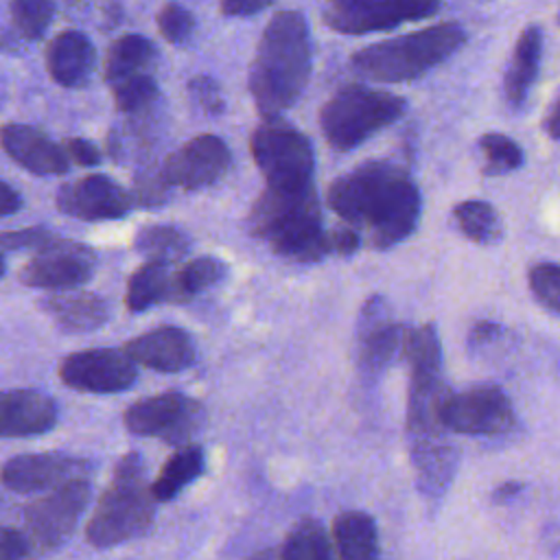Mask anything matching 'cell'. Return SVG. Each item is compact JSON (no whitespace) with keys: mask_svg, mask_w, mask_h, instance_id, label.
<instances>
[{"mask_svg":"<svg viewBox=\"0 0 560 560\" xmlns=\"http://www.w3.org/2000/svg\"><path fill=\"white\" fill-rule=\"evenodd\" d=\"M402 354L409 361L407 444L418 488L429 499H440L457 470V448L446 438L440 402L446 394L442 381V343L433 324L405 332Z\"/></svg>","mask_w":560,"mask_h":560,"instance_id":"obj_1","label":"cell"},{"mask_svg":"<svg viewBox=\"0 0 560 560\" xmlns=\"http://www.w3.org/2000/svg\"><path fill=\"white\" fill-rule=\"evenodd\" d=\"M328 206L339 219L370 234L376 249H389L418 228L422 197L411 175L396 162L372 160L328 186Z\"/></svg>","mask_w":560,"mask_h":560,"instance_id":"obj_2","label":"cell"},{"mask_svg":"<svg viewBox=\"0 0 560 560\" xmlns=\"http://www.w3.org/2000/svg\"><path fill=\"white\" fill-rule=\"evenodd\" d=\"M313 70V46L306 18L300 11L276 13L262 31L249 66V94L256 109L269 118L298 103Z\"/></svg>","mask_w":560,"mask_h":560,"instance_id":"obj_3","label":"cell"},{"mask_svg":"<svg viewBox=\"0 0 560 560\" xmlns=\"http://www.w3.org/2000/svg\"><path fill=\"white\" fill-rule=\"evenodd\" d=\"M247 228L278 256L295 262H317L332 254L315 184L267 186L249 210Z\"/></svg>","mask_w":560,"mask_h":560,"instance_id":"obj_4","label":"cell"},{"mask_svg":"<svg viewBox=\"0 0 560 560\" xmlns=\"http://www.w3.org/2000/svg\"><path fill=\"white\" fill-rule=\"evenodd\" d=\"M466 42V31L455 22H442L400 37L376 42L350 57L354 74L376 83L413 81L451 55Z\"/></svg>","mask_w":560,"mask_h":560,"instance_id":"obj_5","label":"cell"},{"mask_svg":"<svg viewBox=\"0 0 560 560\" xmlns=\"http://www.w3.org/2000/svg\"><path fill=\"white\" fill-rule=\"evenodd\" d=\"M155 503L144 479L142 455L136 451L122 455L85 525L88 542L96 549H109L142 536L153 523Z\"/></svg>","mask_w":560,"mask_h":560,"instance_id":"obj_6","label":"cell"},{"mask_svg":"<svg viewBox=\"0 0 560 560\" xmlns=\"http://www.w3.org/2000/svg\"><path fill=\"white\" fill-rule=\"evenodd\" d=\"M405 109L407 101L398 94L365 85H343L324 103L319 129L332 149L350 151L396 122Z\"/></svg>","mask_w":560,"mask_h":560,"instance_id":"obj_7","label":"cell"},{"mask_svg":"<svg viewBox=\"0 0 560 560\" xmlns=\"http://www.w3.org/2000/svg\"><path fill=\"white\" fill-rule=\"evenodd\" d=\"M249 151L267 186H308L315 173V151L306 133L269 116L249 138Z\"/></svg>","mask_w":560,"mask_h":560,"instance_id":"obj_8","label":"cell"},{"mask_svg":"<svg viewBox=\"0 0 560 560\" xmlns=\"http://www.w3.org/2000/svg\"><path fill=\"white\" fill-rule=\"evenodd\" d=\"M90 501V481L72 477L48 494L24 505L22 518L35 549L52 551L61 547L81 521Z\"/></svg>","mask_w":560,"mask_h":560,"instance_id":"obj_9","label":"cell"},{"mask_svg":"<svg viewBox=\"0 0 560 560\" xmlns=\"http://www.w3.org/2000/svg\"><path fill=\"white\" fill-rule=\"evenodd\" d=\"M442 0H328L322 20L341 35H365L433 18Z\"/></svg>","mask_w":560,"mask_h":560,"instance_id":"obj_10","label":"cell"},{"mask_svg":"<svg viewBox=\"0 0 560 560\" xmlns=\"http://www.w3.org/2000/svg\"><path fill=\"white\" fill-rule=\"evenodd\" d=\"M203 418L206 409L199 400L182 392H164L129 405L122 422L133 435L162 438L168 444L182 446L199 431Z\"/></svg>","mask_w":560,"mask_h":560,"instance_id":"obj_11","label":"cell"},{"mask_svg":"<svg viewBox=\"0 0 560 560\" xmlns=\"http://www.w3.org/2000/svg\"><path fill=\"white\" fill-rule=\"evenodd\" d=\"M440 418L451 433L462 435H499L516 424L512 400L497 385L446 392L440 402Z\"/></svg>","mask_w":560,"mask_h":560,"instance_id":"obj_12","label":"cell"},{"mask_svg":"<svg viewBox=\"0 0 560 560\" xmlns=\"http://www.w3.org/2000/svg\"><path fill=\"white\" fill-rule=\"evenodd\" d=\"M133 363L125 348L79 350L61 359L59 378L79 392L118 394L136 383L138 370Z\"/></svg>","mask_w":560,"mask_h":560,"instance_id":"obj_13","label":"cell"},{"mask_svg":"<svg viewBox=\"0 0 560 560\" xmlns=\"http://www.w3.org/2000/svg\"><path fill=\"white\" fill-rule=\"evenodd\" d=\"M94 269L96 254L92 247L57 236L20 269V282L33 289L66 291L90 280Z\"/></svg>","mask_w":560,"mask_h":560,"instance_id":"obj_14","label":"cell"},{"mask_svg":"<svg viewBox=\"0 0 560 560\" xmlns=\"http://www.w3.org/2000/svg\"><path fill=\"white\" fill-rule=\"evenodd\" d=\"M55 203L59 212L81 221H114L131 212L133 197L112 177L94 173L59 186Z\"/></svg>","mask_w":560,"mask_h":560,"instance_id":"obj_15","label":"cell"},{"mask_svg":"<svg viewBox=\"0 0 560 560\" xmlns=\"http://www.w3.org/2000/svg\"><path fill=\"white\" fill-rule=\"evenodd\" d=\"M232 162L228 144L212 133H201L173 151L162 171L171 186L182 190H199L214 184Z\"/></svg>","mask_w":560,"mask_h":560,"instance_id":"obj_16","label":"cell"},{"mask_svg":"<svg viewBox=\"0 0 560 560\" xmlns=\"http://www.w3.org/2000/svg\"><path fill=\"white\" fill-rule=\"evenodd\" d=\"M405 328L394 322L392 308L385 298L374 295L365 300L357 322V354L368 374H378L402 352Z\"/></svg>","mask_w":560,"mask_h":560,"instance_id":"obj_17","label":"cell"},{"mask_svg":"<svg viewBox=\"0 0 560 560\" xmlns=\"http://www.w3.org/2000/svg\"><path fill=\"white\" fill-rule=\"evenodd\" d=\"M85 468V459H77L63 453H22L4 462L2 486L20 494L39 492L79 477Z\"/></svg>","mask_w":560,"mask_h":560,"instance_id":"obj_18","label":"cell"},{"mask_svg":"<svg viewBox=\"0 0 560 560\" xmlns=\"http://www.w3.org/2000/svg\"><path fill=\"white\" fill-rule=\"evenodd\" d=\"M127 354L155 372H184L197 359L190 335L179 326H158L125 343Z\"/></svg>","mask_w":560,"mask_h":560,"instance_id":"obj_19","label":"cell"},{"mask_svg":"<svg viewBox=\"0 0 560 560\" xmlns=\"http://www.w3.org/2000/svg\"><path fill=\"white\" fill-rule=\"evenodd\" d=\"M4 153L33 175H63L70 168L68 155L37 127L7 122L2 127Z\"/></svg>","mask_w":560,"mask_h":560,"instance_id":"obj_20","label":"cell"},{"mask_svg":"<svg viewBox=\"0 0 560 560\" xmlns=\"http://www.w3.org/2000/svg\"><path fill=\"white\" fill-rule=\"evenodd\" d=\"M57 402L37 389H7L0 396L2 438L42 435L57 424Z\"/></svg>","mask_w":560,"mask_h":560,"instance_id":"obj_21","label":"cell"},{"mask_svg":"<svg viewBox=\"0 0 560 560\" xmlns=\"http://www.w3.org/2000/svg\"><path fill=\"white\" fill-rule=\"evenodd\" d=\"M94 44L81 31H63L46 48L48 74L63 88L85 85L94 70Z\"/></svg>","mask_w":560,"mask_h":560,"instance_id":"obj_22","label":"cell"},{"mask_svg":"<svg viewBox=\"0 0 560 560\" xmlns=\"http://www.w3.org/2000/svg\"><path fill=\"white\" fill-rule=\"evenodd\" d=\"M39 308L70 335H83L101 328L112 313L105 298L96 293H52L39 300Z\"/></svg>","mask_w":560,"mask_h":560,"instance_id":"obj_23","label":"cell"},{"mask_svg":"<svg viewBox=\"0 0 560 560\" xmlns=\"http://www.w3.org/2000/svg\"><path fill=\"white\" fill-rule=\"evenodd\" d=\"M542 59V31L538 24H527L518 35L510 63L503 77L505 101L512 107H521L538 77Z\"/></svg>","mask_w":560,"mask_h":560,"instance_id":"obj_24","label":"cell"},{"mask_svg":"<svg viewBox=\"0 0 560 560\" xmlns=\"http://www.w3.org/2000/svg\"><path fill=\"white\" fill-rule=\"evenodd\" d=\"M332 540L339 558L368 560L381 553L376 523L361 510H346L332 521Z\"/></svg>","mask_w":560,"mask_h":560,"instance_id":"obj_25","label":"cell"},{"mask_svg":"<svg viewBox=\"0 0 560 560\" xmlns=\"http://www.w3.org/2000/svg\"><path fill=\"white\" fill-rule=\"evenodd\" d=\"M166 300H175L173 276L168 271V262L147 260L142 267H138L129 276L125 304L131 313L149 311L151 306L162 304Z\"/></svg>","mask_w":560,"mask_h":560,"instance_id":"obj_26","label":"cell"},{"mask_svg":"<svg viewBox=\"0 0 560 560\" xmlns=\"http://www.w3.org/2000/svg\"><path fill=\"white\" fill-rule=\"evenodd\" d=\"M206 466L203 448L197 444H182L162 466L160 475L151 483V492L158 503L173 501L188 483L201 477Z\"/></svg>","mask_w":560,"mask_h":560,"instance_id":"obj_27","label":"cell"},{"mask_svg":"<svg viewBox=\"0 0 560 560\" xmlns=\"http://www.w3.org/2000/svg\"><path fill=\"white\" fill-rule=\"evenodd\" d=\"M153 57H155V48L151 39L136 33L122 35L107 50L105 81L114 85L127 77L140 74L153 61Z\"/></svg>","mask_w":560,"mask_h":560,"instance_id":"obj_28","label":"cell"},{"mask_svg":"<svg viewBox=\"0 0 560 560\" xmlns=\"http://www.w3.org/2000/svg\"><path fill=\"white\" fill-rule=\"evenodd\" d=\"M190 247V238L175 225H144L133 236V249L147 260L175 262Z\"/></svg>","mask_w":560,"mask_h":560,"instance_id":"obj_29","label":"cell"},{"mask_svg":"<svg viewBox=\"0 0 560 560\" xmlns=\"http://www.w3.org/2000/svg\"><path fill=\"white\" fill-rule=\"evenodd\" d=\"M453 217L457 221V228L466 238L479 245H492L501 238L503 225L501 217L494 210L492 203L481 199H468L453 208Z\"/></svg>","mask_w":560,"mask_h":560,"instance_id":"obj_30","label":"cell"},{"mask_svg":"<svg viewBox=\"0 0 560 560\" xmlns=\"http://www.w3.org/2000/svg\"><path fill=\"white\" fill-rule=\"evenodd\" d=\"M335 553L324 527L315 518H302L280 549V558L284 560H328Z\"/></svg>","mask_w":560,"mask_h":560,"instance_id":"obj_31","label":"cell"},{"mask_svg":"<svg viewBox=\"0 0 560 560\" xmlns=\"http://www.w3.org/2000/svg\"><path fill=\"white\" fill-rule=\"evenodd\" d=\"M228 267L223 260L214 256H199L186 262L177 273H173V289H175V302L190 300L206 289L214 287L219 280H223Z\"/></svg>","mask_w":560,"mask_h":560,"instance_id":"obj_32","label":"cell"},{"mask_svg":"<svg viewBox=\"0 0 560 560\" xmlns=\"http://www.w3.org/2000/svg\"><path fill=\"white\" fill-rule=\"evenodd\" d=\"M479 149L483 151L486 164L483 175H505L523 166V149L505 133H483L479 138Z\"/></svg>","mask_w":560,"mask_h":560,"instance_id":"obj_33","label":"cell"},{"mask_svg":"<svg viewBox=\"0 0 560 560\" xmlns=\"http://www.w3.org/2000/svg\"><path fill=\"white\" fill-rule=\"evenodd\" d=\"M55 15L52 0H11V18L18 33L26 39H39Z\"/></svg>","mask_w":560,"mask_h":560,"instance_id":"obj_34","label":"cell"},{"mask_svg":"<svg viewBox=\"0 0 560 560\" xmlns=\"http://www.w3.org/2000/svg\"><path fill=\"white\" fill-rule=\"evenodd\" d=\"M112 92H114V103L120 112L136 114L155 101L158 83L153 81V77L140 72L114 83Z\"/></svg>","mask_w":560,"mask_h":560,"instance_id":"obj_35","label":"cell"},{"mask_svg":"<svg viewBox=\"0 0 560 560\" xmlns=\"http://www.w3.org/2000/svg\"><path fill=\"white\" fill-rule=\"evenodd\" d=\"M529 289L540 306L560 315V265L538 262L527 273Z\"/></svg>","mask_w":560,"mask_h":560,"instance_id":"obj_36","label":"cell"},{"mask_svg":"<svg viewBox=\"0 0 560 560\" xmlns=\"http://www.w3.org/2000/svg\"><path fill=\"white\" fill-rule=\"evenodd\" d=\"M168 179L160 168L155 166H149V168H142L136 177H133V192H136V201L140 206H147V208H158L162 206L166 199H168Z\"/></svg>","mask_w":560,"mask_h":560,"instance_id":"obj_37","label":"cell"},{"mask_svg":"<svg viewBox=\"0 0 560 560\" xmlns=\"http://www.w3.org/2000/svg\"><path fill=\"white\" fill-rule=\"evenodd\" d=\"M192 15L177 2L164 4V9L158 13V28L171 44H184L192 33Z\"/></svg>","mask_w":560,"mask_h":560,"instance_id":"obj_38","label":"cell"},{"mask_svg":"<svg viewBox=\"0 0 560 560\" xmlns=\"http://www.w3.org/2000/svg\"><path fill=\"white\" fill-rule=\"evenodd\" d=\"M188 94H190V101L195 103V107H199L208 116H217L225 109L221 88L212 77H206V74L192 77L188 81Z\"/></svg>","mask_w":560,"mask_h":560,"instance_id":"obj_39","label":"cell"},{"mask_svg":"<svg viewBox=\"0 0 560 560\" xmlns=\"http://www.w3.org/2000/svg\"><path fill=\"white\" fill-rule=\"evenodd\" d=\"M57 238L55 232L46 230V228H24V230H4L2 232V254H7L9 249H42L44 245L52 243Z\"/></svg>","mask_w":560,"mask_h":560,"instance_id":"obj_40","label":"cell"},{"mask_svg":"<svg viewBox=\"0 0 560 560\" xmlns=\"http://www.w3.org/2000/svg\"><path fill=\"white\" fill-rule=\"evenodd\" d=\"M31 538L13 527H2L0 534V558L2 560H20L31 553Z\"/></svg>","mask_w":560,"mask_h":560,"instance_id":"obj_41","label":"cell"},{"mask_svg":"<svg viewBox=\"0 0 560 560\" xmlns=\"http://www.w3.org/2000/svg\"><path fill=\"white\" fill-rule=\"evenodd\" d=\"M66 151L81 166H94V164L101 162L98 147L94 142L85 140V138H68L66 140Z\"/></svg>","mask_w":560,"mask_h":560,"instance_id":"obj_42","label":"cell"},{"mask_svg":"<svg viewBox=\"0 0 560 560\" xmlns=\"http://www.w3.org/2000/svg\"><path fill=\"white\" fill-rule=\"evenodd\" d=\"M330 241H332V254H339V256H350L359 249L361 245V234L357 228L352 225H343L339 230H335L330 234Z\"/></svg>","mask_w":560,"mask_h":560,"instance_id":"obj_43","label":"cell"},{"mask_svg":"<svg viewBox=\"0 0 560 560\" xmlns=\"http://www.w3.org/2000/svg\"><path fill=\"white\" fill-rule=\"evenodd\" d=\"M499 337H501V326H499L497 322L481 319V322H477V324L470 328L468 343H470V348H481V346H488V343L497 341Z\"/></svg>","mask_w":560,"mask_h":560,"instance_id":"obj_44","label":"cell"},{"mask_svg":"<svg viewBox=\"0 0 560 560\" xmlns=\"http://www.w3.org/2000/svg\"><path fill=\"white\" fill-rule=\"evenodd\" d=\"M273 0H221V11L230 18H245L267 9Z\"/></svg>","mask_w":560,"mask_h":560,"instance_id":"obj_45","label":"cell"},{"mask_svg":"<svg viewBox=\"0 0 560 560\" xmlns=\"http://www.w3.org/2000/svg\"><path fill=\"white\" fill-rule=\"evenodd\" d=\"M0 208H2V217H11L22 208V195L9 182H2V203H0Z\"/></svg>","mask_w":560,"mask_h":560,"instance_id":"obj_46","label":"cell"},{"mask_svg":"<svg viewBox=\"0 0 560 560\" xmlns=\"http://www.w3.org/2000/svg\"><path fill=\"white\" fill-rule=\"evenodd\" d=\"M542 127H545V131H547L549 138L560 140V94L556 96L553 105L549 107V112H547V116H545V120H542Z\"/></svg>","mask_w":560,"mask_h":560,"instance_id":"obj_47","label":"cell"},{"mask_svg":"<svg viewBox=\"0 0 560 560\" xmlns=\"http://www.w3.org/2000/svg\"><path fill=\"white\" fill-rule=\"evenodd\" d=\"M521 490H523V483H521V481H505V483H501L499 488H494L492 501H494V503H508V501L514 499Z\"/></svg>","mask_w":560,"mask_h":560,"instance_id":"obj_48","label":"cell"},{"mask_svg":"<svg viewBox=\"0 0 560 560\" xmlns=\"http://www.w3.org/2000/svg\"><path fill=\"white\" fill-rule=\"evenodd\" d=\"M558 24H560V11H558Z\"/></svg>","mask_w":560,"mask_h":560,"instance_id":"obj_49","label":"cell"}]
</instances>
